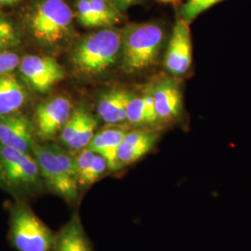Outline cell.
<instances>
[{"mask_svg": "<svg viewBox=\"0 0 251 251\" xmlns=\"http://www.w3.org/2000/svg\"><path fill=\"white\" fill-rule=\"evenodd\" d=\"M32 154L44 187L70 205L76 203L80 186L74 155L53 144H36Z\"/></svg>", "mask_w": 251, "mask_h": 251, "instance_id": "obj_1", "label": "cell"}, {"mask_svg": "<svg viewBox=\"0 0 251 251\" xmlns=\"http://www.w3.org/2000/svg\"><path fill=\"white\" fill-rule=\"evenodd\" d=\"M0 188L25 202L42 194L44 183L32 153L0 144Z\"/></svg>", "mask_w": 251, "mask_h": 251, "instance_id": "obj_2", "label": "cell"}, {"mask_svg": "<svg viewBox=\"0 0 251 251\" xmlns=\"http://www.w3.org/2000/svg\"><path fill=\"white\" fill-rule=\"evenodd\" d=\"M164 39V29L156 23L127 25L121 30L120 59L124 71L141 72L155 64Z\"/></svg>", "mask_w": 251, "mask_h": 251, "instance_id": "obj_3", "label": "cell"}, {"mask_svg": "<svg viewBox=\"0 0 251 251\" xmlns=\"http://www.w3.org/2000/svg\"><path fill=\"white\" fill-rule=\"evenodd\" d=\"M121 30L103 28L83 37L74 48L72 62L85 75H99L120 58Z\"/></svg>", "mask_w": 251, "mask_h": 251, "instance_id": "obj_4", "label": "cell"}, {"mask_svg": "<svg viewBox=\"0 0 251 251\" xmlns=\"http://www.w3.org/2000/svg\"><path fill=\"white\" fill-rule=\"evenodd\" d=\"M74 13L63 0H40L28 16V28L40 45L55 47L72 36Z\"/></svg>", "mask_w": 251, "mask_h": 251, "instance_id": "obj_5", "label": "cell"}, {"mask_svg": "<svg viewBox=\"0 0 251 251\" xmlns=\"http://www.w3.org/2000/svg\"><path fill=\"white\" fill-rule=\"evenodd\" d=\"M9 238L17 251H51L56 233L39 219L25 201L9 207Z\"/></svg>", "mask_w": 251, "mask_h": 251, "instance_id": "obj_6", "label": "cell"}, {"mask_svg": "<svg viewBox=\"0 0 251 251\" xmlns=\"http://www.w3.org/2000/svg\"><path fill=\"white\" fill-rule=\"evenodd\" d=\"M19 70L27 85L39 93L50 91L64 78L63 66L49 56H25L21 59Z\"/></svg>", "mask_w": 251, "mask_h": 251, "instance_id": "obj_7", "label": "cell"}, {"mask_svg": "<svg viewBox=\"0 0 251 251\" xmlns=\"http://www.w3.org/2000/svg\"><path fill=\"white\" fill-rule=\"evenodd\" d=\"M164 63L173 76L185 75L192 66L193 41L190 24L179 17L172 29Z\"/></svg>", "mask_w": 251, "mask_h": 251, "instance_id": "obj_8", "label": "cell"}, {"mask_svg": "<svg viewBox=\"0 0 251 251\" xmlns=\"http://www.w3.org/2000/svg\"><path fill=\"white\" fill-rule=\"evenodd\" d=\"M73 113L72 102L63 96L54 97L37 106L36 134L42 141L52 140L60 134Z\"/></svg>", "mask_w": 251, "mask_h": 251, "instance_id": "obj_9", "label": "cell"}, {"mask_svg": "<svg viewBox=\"0 0 251 251\" xmlns=\"http://www.w3.org/2000/svg\"><path fill=\"white\" fill-rule=\"evenodd\" d=\"M34 126L21 113L0 116V144L32 153L36 146Z\"/></svg>", "mask_w": 251, "mask_h": 251, "instance_id": "obj_10", "label": "cell"}, {"mask_svg": "<svg viewBox=\"0 0 251 251\" xmlns=\"http://www.w3.org/2000/svg\"><path fill=\"white\" fill-rule=\"evenodd\" d=\"M159 135L148 129L126 131L117 155V171L125 169L143 159L152 151Z\"/></svg>", "mask_w": 251, "mask_h": 251, "instance_id": "obj_11", "label": "cell"}, {"mask_svg": "<svg viewBox=\"0 0 251 251\" xmlns=\"http://www.w3.org/2000/svg\"><path fill=\"white\" fill-rule=\"evenodd\" d=\"M75 16L86 28H112L121 23L123 16L107 0H77Z\"/></svg>", "mask_w": 251, "mask_h": 251, "instance_id": "obj_12", "label": "cell"}, {"mask_svg": "<svg viewBox=\"0 0 251 251\" xmlns=\"http://www.w3.org/2000/svg\"><path fill=\"white\" fill-rule=\"evenodd\" d=\"M152 94L159 122H170L179 117L182 109V95L177 81L162 79L152 87Z\"/></svg>", "mask_w": 251, "mask_h": 251, "instance_id": "obj_13", "label": "cell"}, {"mask_svg": "<svg viewBox=\"0 0 251 251\" xmlns=\"http://www.w3.org/2000/svg\"><path fill=\"white\" fill-rule=\"evenodd\" d=\"M51 251H94L78 211L56 233Z\"/></svg>", "mask_w": 251, "mask_h": 251, "instance_id": "obj_14", "label": "cell"}, {"mask_svg": "<svg viewBox=\"0 0 251 251\" xmlns=\"http://www.w3.org/2000/svg\"><path fill=\"white\" fill-rule=\"evenodd\" d=\"M126 129L123 126L106 127L93 136L88 148L101 155L108 164L109 171H117V155Z\"/></svg>", "mask_w": 251, "mask_h": 251, "instance_id": "obj_15", "label": "cell"}, {"mask_svg": "<svg viewBox=\"0 0 251 251\" xmlns=\"http://www.w3.org/2000/svg\"><path fill=\"white\" fill-rule=\"evenodd\" d=\"M126 121L132 125L148 126L159 123L152 99V89H148L141 96L131 95L126 105Z\"/></svg>", "mask_w": 251, "mask_h": 251, "instance_id": "obj_16", "label": "cell"}, {"mask_svg": "<svg viewBox=\"0 0 251 251\" xmlns=\"http://www.w3.org/2000/svg\"><path fill=\"white\" fill-rule=\"evenodd\" d=\"M26 100V90L15 75L0 76V116L18 112Z\"/></svg>", "mask_w": 251, "mask_h": 251, "instance_id": "obj_17", "label": "cell"}, {"mask_svg": "<svg viewBox=\"0 0 251 251\" xmlns=\"http://www.w3.org/2000/svg\"><path fill=\"white\" fill-rule=\"evenodd\" d=\"M131 93L125 90L109 91L100 99L97 105L99 117L108 124L116 125L126 121V110Z\"/></svg>", "mask_w": 251, "mask_h": 251, "instance_id": "obj_18", "label": "cell"}, {"mask_svg": "<svg viewBox=\"0 0 251 251\" xmlns=\"http://www.w3.org/2000/svg\"><path fill=\"white\" fill-rule=\"evenodd\" d=\"M96 127H97L96 118L88 112L83 121V124L81 126L79 131L64 147L72 152H78L84 148H87L90 144L93 136L95 135Z\"/></svg>", "mask_w": 251, "mask_h": 251, "instance_id": "obj_19", "label": "cell"}, {"mask_svg": "<svg viewBox=\"0 0 251 251\" xmlns=\"http://www.w3.org/2000/svg\"><path fill=\"white\" fill-rule=\"evenodd\" d=\"M224 1L225 0H187L179 6V17L191 24L203 12Z\"/></svg>", "mask_w": 251, "mask_h": 251, "instance_id": "obj_20", "label": "cell"}, {"mask_svg": "<svg viewBox=\"0 0 251 251\" xmlns=\"http://www.w3.org/2000/svg\"><path fill=\"white\" fill-rule=\"evenodd\" d=\"M87 113L88 112L84 109H76L75 111H73L72 115L63 126L59 134V141L62 145L65 146L79 131Z\"/></svg>", "mask_w": 251, "mask_h": 251, "instance_id": "obj_21", "label": "cell"}, {"mask_svg": "<svg viewBox=\"0 0 251 251\" xmlns=\"http://www.w3.org/2000/svg\"><path fill=\"white\" fill-rule=\"evenodd\" d=\"M109 171L106 160L98 153L95 154L93 160L91 162L90 169L84 178L79 181L80 188H86L93 185Z\"/></svg>", "mask_w": 251, "mask_h": 251, "instance_id": "obj_22", "label": "cell"}, {"mask_svg": "<svg viewBox=\"0 0 251 251\" xmlns=\"http://www.w3.org/2000/svg\"><path fill=\"white\" fill-rule=\"evenodd\" d=\"M21 42L18 33L12 23L0 15V51L9 50Z\"/></svg>", "mask_w": 251, "mask_h": 251, "instance_id": "obj_23", "label": "cell"}, {"mask_svg": "<svg viewBox=\"0 0 251 251\" xmlns=\"http://www.w3.org/2000/svg\"><path fill=\"white\" fill-rule=\"evenodd\" d=\"M21 58L18 54L11 50L0 51V76L9 75L18 68Z\"/></svg>", "mask_w": 251, "mask_h": 251, "instance_id": "obj_24", "label": "cell"}, {"mask_svg": "<svg viewBox=\"0 0 251 251\" xmlns=\"http://www.w3.org/2000/svg\"><path fill=\"white\" fill-rule=\"evenodd\" d=\"M115 8H117L120 12L126 11L129 8L142 2V0H107Z\"/></svg>", "mask_w": 251, "mask_h": 251, "instance_id": "obj_25", "label": "cell"}, {"mask_svg": "<svg viewBox=\"0 0 251 251\" xmlns=\"http://www.w3.org/2000/svg\"><path fill=\"white\" fill-rule=\"evenodd\" d=\"M21 0H0V5L2 6H7V5H12V4H15Z\"/></svg>", "mask_w": 251, "mask_h": 251, "instance_id": "obj_26", "label": "cell"}, {"mask_svg": "<svg viewBox=\"0 0 251 251\" xmlns=\"http://www.w3.org/2000/svg\"><path fill=\"white\" fill-rule=\"evenodd\" d=\"M158 1H161V2H164V3H177V2H179L180 0H158Z\"/></svg>", "mask_w": 251, "mask_h": 251, "instance_id": "obj_27", "label": "cell"}]
</instances>
